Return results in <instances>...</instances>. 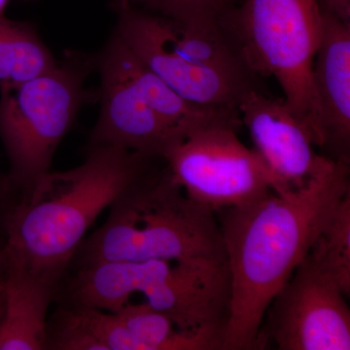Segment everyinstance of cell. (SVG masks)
Listing matches in <instances>:
<instances>
[{
    "label": "cell",
    "mask_w": 350,
    "mask_h": 350,
    "mask_svg": "<svg viewBox=\"0 0 350 350\" xmlns=\"http://www.w3.org/2000/svg\"><path fill=\"white\" fill-rule=\"evenodd\" d=\"M350 192L349 163L293 192H271L220 214L231 280L223 350L257 349L271 301L308 255L336 207Z\"/></svg>",
    "instance_id": "cell-1"
},
{
    "label": "cell",
    "mask_w": 350,
    "mask_h": 350,
    "mask_svg": "<svg viewBox=\"0 0 350 350\" xmlns=\"http://www.w3.org/2000/svg\"><path fill=\"white\" fill-rule=\"evenodd\" d=\"M152 160L119 147H89L79 167L48 172L7 211L0 229L4 262L63 282L88 230L150 170Z\"/></svg>",
    "instance_id": "cell-2"
},
{
    "label": "cell",
    "mask_w": 350,
    "mask_h": 350,
    "mask_svg": "<svg viewBox=\"0 0 350 350\" xmlns=\"http://www.w3.org/2000/svg\"><path fill=\"white\" fill-rule=\"evenodd\" d=\"M198 259L227 262L216 213L190 199L165 167L145 172L113 202L105 224L83 241L71 262L79 269Z\"/></svg>",
    "instance_id": "cell-3"
},
{
    "label": "cell",
    "mask_w": 350,
    "mask_h": 350,
    "mask_svg": "<svg viewBox=\"0 0 350 350\" xmlns=\"http://www.w3.org/2000/svg\"><path fill=\"white\" fill-rule=\"evenodd\" d=\"M115 32L144 66L182 98L237 110L258 88L255 75L221 25L194 27L115 0Z\"/></svg>",
    "instance_id": "cell-4"
},
{
    "label": "cell",
    "mask_w": 350,
    "mask_h": 350,
    "mask_svg": "<svg viewBox=\"0 0 350 350\" xmlns=\"http://www.w3.org/2000/svg\"><path fill=\"white\" fill-rule=\"evenodd\" d=\"M221 27L257 76L275 78L285 105L321 147L319 110L312 81L322 31L319 0H243L220 18Z\"/></svg>",
    "instance_id": "cell-5"
},
{
    "label": "cell",
    "mask_w": 350,
    "mask_h": 350,
    "mask_svg": "<svg viewBox=\"0 0 350 350\" xmlns=\"http://www.w3.org/2000/svg\"><path fill=\"white\" fill-rule=\"evenodd\" d=\"M94 68L96 56L71 52L40 75L0 90V138L16 197L31 193L50 172L57 146L93 96L84 84Z\"/></svg>",
    "instance_id": "cell-6"
},
{
    "label": "cell",
    "mask_w": 350,
    "mask_h": 350,
    "mask_svg": "<svg viewBox=\"0 0 350 350\" xmlns=\"http://www.w3.org/2000/svg\"><path fill=\"white\" fill-rule=\"evenodd\" d=\"M237 130L223 125L202 129L163 159L184 193L215 213L273 192L259 156L239 140Z\"/></svg>",
    "instance_id": "cell-7"
},
{
    "label": "cell",
    "mask_w": 350,
    "mask_h": 350,
    "mask_svg": "<svg viewBox=\"0 0 350 350\" xmlns=\"http://www.w3.org/2000/svg\"><path fill=\"white\" fill-rule=\"evenodd\" d=\"M345 299L342 289L306 255L267 310L257 349L271 342L280 350H349L350 310Z\"/></svg>",
    "instance_id": "cell-8"
},
{
    "label": "cell",
    "mask_w": 350,
    "mask_h": 350,
    "mask_svg": "<svg viewBox=\"0 0 350 350\" xmlns=\"http://www.w3.org/2000/svg\"><path fill=\"white\" fill-rule=\"evenodd\" d=\"M96 68L101 80L100 112L89 147H119L163 159L183 140L156 114L131 77L126 46L116 32L96 56Z\"/></svg>",
    "instance_id": "cell-9"
},
{
    "label": "cell",
    "mask_w": 350,
    "mask_h": 350,
    "mask_svg": "<svg viewBox=\"0 0 350 350\" xmlns=\"http://www.w3.org/2000/svg\"><path fill=\"white\" fill-rule=\"evenodd\" d=\"M239 112L273 192L300 190L337 167L338 161L315 151L312 137L283 100H273L254 89L241 101Z\"/></svg>",
    "instance_id": "cell-10"
},
{
    "label": "cell",
    "mask_w": 350,
    "mask_h": 350,
    "mask_svg": "<svg viewBox=\"0 0 350 350\" xmlns=\"http://www.w3.org/2000/svg\"><path fill=\"white\" fill-rule=\"evenodd\" d=\"M142 294L177 329L218 336L223 349L231 305L227 262L198 259L172 262Z\"/></svg>",
    "instance_id": "cell-11"
},
{
    "label": "cell",
    "mask_w": 350,
    "mask_h": 350,
    "mask_svg": "<svg viewBox=\"0 0 350 350\" xmlns=\"http://www.w3.org/2000/svg\"><path fill=\"white\" fill-rule=\"evenodd\" d=\"M322 10L312 70L322 144L327 157L350 163V23Z\"/></svg>",
    "instance_id": "cell-12"
},
{
    "label": "cell",
    "mask_w": 350,
    "mask_h": 350,
    "mask_svg": "<svg viewBox=\"0 0 350 350\" xmlns=\"http://www.w3.org/2000/svg\"><path fill=\"white\" fill-rule=\"evenodd\" d=\"M4 268L0 350L46 349L48 310L63 282L5 262Z\"/></svg>",
    "instance_id": "cell-13"
},
{
    "label": "cell",
    "mask_w": 350,
    "mask_h": 350,
    "mask_svg": "<svg viewBox=\"0 0 350 350\" xmlns=\"http://www.w3.org/2000/svg\"><path fill=\"white\" fill-rule=\"evenodd\" d=\"M172 262H103L76 269L66 286V304L115 312L170 268Z\"/></svg>",
    "instance_id": "cell-14"
},
{
    "label": "cell",
    "mask_w": 350,
    "mask_h": 350,
    "mask_svg": "<svg viewBox=\"0 0 350 350\" xmlns=\"http://www.w3.org/2000/svg\"><path fill=\"white\" fill-rule=\"evenodd\" d=\"M115 313L137 350H223L218 336L179 330L167 315L146 301L138 305L130 301Z\"/></svg>",
    "instance_id": "cell-15"
},
{
    "label": "cell",
    "mask_w": 350,
    "mask_h": 350,
    "mask_svg": "<svg viewBox=\"0 0 350 350\" xmlns=\"http://www.w3.org/2000/svg\"><path fill=\"white\" fill-rule=\"evenodd\" d=\"M56 64L31 25L0 16V90L17 86Z\"/></svg>",
    "instance_id": "cell-16"
},
{
    "label": "cell",
    "mask_w": 350,
    "mask_h": 350,
    "mask_svg": "<svg viewBox=\"0 0 350 350\" xmlns=\"http://www.w3.org/2000/svg\"><path fill=\"white\" fill-rule=\"evenodd\" d=\"M308 256L313 264L350 295V192L342 198L315 239Z\"/></svg>",
    "instance_id": "cell-17"
},
{
    "label": "cell",
    "mask_w": 350,
    "mask_h": 350,
    "mask_svg": "<svg viewBox=\"0 0 350 350\" xmlns=\"http://www.w3.org/2000/svg\"><path fill=\"white\" fill-rule=\"evenodd\" d=\"M146 12L194 27L220 25L232 0H124Z\"/></svg>",
    "instance_id": "cell-18"
},
{
    "label": "cell",
    "mask_w": 350,
    "mask_h": 350,
    "mask_svg": "<svg viewBox=\"0 0 350 350\" xmlns=\"http://www.w3.org/2000/svg\"><path fill=\"white\" fill-rule=\"evenodd\" d=\"M320 7L338 20L350 23V0H320Z\"/></svg>",
    "instance_id": "cell-19"
},
{
    "label": "cell",
    "mask_w": 350,
    "mask_h": 350,
    "mask_svg": "<svg viewBox=\"0 0 350 350\" xmlns=\"http://www.w3.org/2000/svg\"><path fill=\"white\" fill-rule=\"evenodd\" d=\"M15 200L16 196L11 190L6 175L0 172V229H1L2 222H3L7 211L12 206Z\"/></svg>",
    "instance_id": "cell-20"
},
{
    "label": "cell",
    "mask_w": 350,
    "mask_h": 350,
    "mask_svg": "<svg viewBox=\"0 0 350 350\" xmlns=\"http://www.w3.org/2000/svg\"><path fill=\"white\" fill-rule=\"evenodd\" d=\"M4 275H5V268H4L3 258L0 253V301L3 299Z\"/></svg>",
    "instance_id": "cell-21"
},
{
    "label": "cell",
    "mask_w": 350,
    "mask_h": 350,
    "mask_svg": "<svg viewBox=\"0 0 350 350\" xmlns=\"http://www.w3.org/2000/svg\"><path fill=\"white\" fill-rule=\"evenodd\" d=\"M9 0H0V16L2 15V13H3L4 9H5V7L7 4H8Z\"/></svg>",
    "instance_id": "cell-22"
},
{
    "label": "cell",
    "mask_w": 350,
    "mask_h": 350,
    "mask_svg": "<svg viewBox=\"0 0 350 350\" xmlns=\"http://www.w3.org/2000/svg\"><path fill=\"white\" fill-rule=\"evenodd\" d=\"M2 312H3V299L0 301V319H1Z\"/></svg>",
    "instance_id": "cell-23"
}]
</instances>
